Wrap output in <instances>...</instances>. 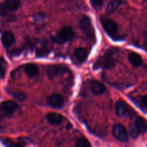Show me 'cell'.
<instances>
[{
	"label": "cell",
	"instance_id": "6da1fadb",
	"mask_svg": "<svg viewBox=\"0 0 147 147\" xmlns=\"http://www.w3.org/2000/svg\"><path fill=\"white\" fill-rule=\"evenodd\" d=\"M118 52H119V49L118 48H110L107 51L104 55L101 56L97 60L95 64V68H102V69H112L115 67L116 64V60L113 57Z\"/></svg>",
	"mask_w": 147,
	"mask_h": 147
},
{
	"label": "cell",
	"instance_id": "7a4b0ae2",
	"mask_svg": "<svg viewBox=\"0 0 147 147\" xmlns=\"http://www.w3.org/2000/svg\"><path fill=\"white\" fill-rule=\"evenodd\" d=\"M74 35V32L69 27H64L58 31L57 34L52 37V40L54 43L61 45L69 41Z\"/></svg>",
	"mask_w": 147,
	"mask_h": 147
},
{
	"label": "cell",
	"instance_id": "3957f363",
	"mask_svg": "<svg viewBox=\"0 0 147 147\" xmlns=\"http://www.w3.org/2000/svg\"><path fill=\"white\" fill-rule=\"evenodd\" d=\"M79 28L85 35L92 38L95 36V30L89 17L84 15L79 21Z\"/></svg>",
	"mask_w": 147,
	"mask_h": 147
},
{
	"label": "cell",
	"instance_id": "277c9868",
	"mask_svg": "<svg viewBox=\"0 0 147 147\" xmlns=\"http://www.w3.org/2000/svg\"><path fill=\"white\" fill-rule=\"evenodd\" d=\"M112 133L114 137L120 142H125L128 141V134L125 128L122 125L115 124L112 127Z\"/></svg>",
	"mask_w": 147,
	"mask_h": 147
},
{
	"label": "cell",
	"instance_id": "5b68a950",
	"mask_svg": "<svg viewBox=\"0 0 147 147\" xmlns=\"http://www.w3.org/2000/svg\"><path fill=\"white\" fill-rule=\"evenodd\" d=\"M68 70L67 67L63 65H52L47 69V75L50 79H53L56 76L61 75Z\"/></svg>",
	"mask_w": 147,
	"mask_h": 147
},
{
	"label": "cell",
	"instance_id": "8992f818",
	"mask_svg": "<svg viewBox=\"0 0 147 147\" xmlns=\"http://www.w3.org/2000/svg\"><path fill=\"white\" fill-rule=\"evenodd\" d=\"M115 112L118 116L125 118L129 113V108L125 102L122 100H118L115 103Z\"/></svg>",
	"mask_w": 147,
	"mask_h": 147
},
{
	"label": "cell",
	"instance_id": "52a82bcc",
	"mask_svg": "<svg viewBox=\"0 0 147 147\" xmlns=\"http://www.w3.org/2000/svg\"><path fill=\"white\" fill-rule=\"evenodd\" d=\"M89 86H90V90L93 94L99 96V95L103 94L106 90L105 86L100 83L99 81L96 80H92L89 81Z\"/></svg>",
	"mask_w": 147,
	"mask_h": 147
},
{
	"label": "cell",
	"instance_id": "ba28073f",
	"mask_svg": "<svg viewBox=\"0 0 147 147\" xmlns=\"http://www.w3.org/2000/svg\"><path fill=\"white\" fill-rule=\"evenodd\" d=\"M102 23L104 29L110 36L114 35L118 31V24L112 20L108 19V20H104Z\"/></svg>",
	"mask_w": 147,
	"mask_h": 147
},
{
	"label": "cell",
	"instance_id": "9c48e42d",
	"mask_svg": "<svg viewBox=\"0 0 147 147\" xmlns=\"http://www.w3.org/2000/svg\"><path fill=\"white\" fill-rule=\"evenodd\" d=\"M48 104L50 105L51 107L56 108V109H59V108L62 107L64 104V98L60 94H55L51 95L50 97L48 98Z\"/></svg>",
	"mask_w": 147,
	"mask_h": 147
},
{
	"label": "cell",
	"instance_id": "30bf717a",
	"mask_svg": "<svg viewBox=\"0 0 147 147\" xmlns=\"http://www.w3.org/2000/svg\"><path fill=\"white\" fill-rule=\"evenodd\" d=\"M1 108H2L5 114L10 117V116H12L14 112L17 111L18 106H17L15 102L11 101V100H7V101H4L2 103Z\"/></svg>",
	"mask_w": 147,
	"mask_h": 147
},
{
	"label": "cell",
	"instance_id": "8fae6325",
	"mask_svg": "<svg viewBox=\"0 0 147 147\" xmlns=\"http://www.w3.org/2000/svg\"><path fill=\"white\" fill-rule=\"evenodd\" d=\"M46 119L50 124L56 126L59 125L63 121V116L58 113L50 112L46 115Z\"/></svg>",
	"mask_w": 147,
	"mask_h": 147
},
{
	"label": "cell",
	"instance_id": "7c38bea8",
	"mask_svg": "<svg viewBox=\"0 0 147 147\" xmlns=\"http://www.w3.org/2000/svg\"><path fill=\"white\" fill-rule=\"evenodd\" d=\"M24 73L29 78H35L38 76L39 71L37 65L34 63H29L24 66Z\"/></svg>",
	"mask_w": 147,
	"mask_h": 147
},
{
	"label": "cell",
	"instance_id": "4fadbf2b",
	"mask_svg": "<svg viewBox=\"0 0 147 147\" xmlns=\"http://www.w3.org/2000/svg\"><path fill=\"white\" fill-rule=\"evenodd\" d=\"M50 51V46L49 43L47 42H43L39 44L36 50V55L37 57H41V56H46L48 54Z\"/></svg>",
	"mask_w": 147,
	"mask_h": 147
},
{
	"label": "cell",
	"instance_id": "5bb4252c",
	"mask_svg": "<svg viewBox=\"0 0 147 147\" xmlns=\"http://www.w3.org/2000/svg\"><path fill=\"white\" fill-rule=\"evenodd\" d=\"M14 36L10 32H5L1 36V42L5 47H9L14 42Z\"/></svg>",
	"mask_w": 147,
	"mask_h": 147
},
{
	"label": "cell",
	"instance_id": "9a60e30c",
	"mask_svg": "<svg viewBox=\"0 0 147 147\" xmlns=\"http://www.w3.org/2000/svg\"><path fill=\"white\" fill-rule=\"evenodd\" d=\"M74 55L78 61L80 62V63H83L87 58L88 52L86 49L83 48V47H79V48L75 50Z\"/></svg>",
	"mask_w": 147,
	"mask_h": 147
},
{
	"label": "cell",
	"instance_id": "2e32d148",
	"mask_svg": "<svg viewBox=\"0 0 147 147\" xmlns=\"http://www.w3.org/2000/svg\"><path fill=\"white\" fill-rule=\"evenodd\" d=\"M124 0H110L108 4L106 7V11L107 14H112L114 11L117 10V9L123 3Z\"/></svg>",
	"mask_w": 147,
	"mask_h": 147
},
{
	"label": "cell",
	"instance_id": "e0dca14e",
	"mask_svg": "<svg viewBox=\"0 0 147 147\" xmlns=\"http://www.w3.org/2000/svg\"><path fill=\"white\" fill-rule=\"evenodd\" d=\"M135 125L140 134H145L147 131V122L144 118L137 117L135 121Z\"/></svg>",
	"mask_w": 147,
	"mask_h": 147
},
{
	"label": "cell",
	"instance_id": "ac0fdd59",
	"mask_svg": "<svg viewBox=\"0 0 147 147\" xmlns=\"http://www.w3.org/2000/svg\"><path fill=\"white\" fill-rule=\"evenodd\" d=\"M128 60L130 63L135 67H138L142 63V59L141 56L135 53H131L128 55Z\"/></svg>",
	"mask_w": 147,
	"mask_h": 147
},
{
	"label": "cell",
	"instance_id": "d6986e66",
	"mask_svg": "<svg viewBox=\"0 0 147 147\" xmlns=\"http://www.w3.org/2000/svg\"><path fill=\"white\" fill-rule=\"evenodd\" d=\"M6 8L9 11H14L18 9L20 6V0H7L6 1Z\"/></svg>",
	"mask_w": 147,
	"mask_h": 147
},
{
	"label": "cell",
	"instance_id": "ffe728a7",
	"mask_svg": "<svg viewBox=\"0 0 147 147\" xmlns=\"http://www.w3.org/2000/svg\"><path fill=\"white\" fill-rule=\"evenodd\" d=\"M128 134L131 136L132 139H137L139 134V131H138V129L135 126V123H130L128 125Z\"/></svg>",
	"mask_w": 147,
	"mask_h": 147
},
{
	"label": "cell",
	"instance_id": "44dd1931",
	"mask_svg": "<svg viewBox=\"0 0 147 147\" xmlns=\"http://www.w3.org/2000/svg\"><path fill=\"white\" fill-rule=\"evenodd\" d=\"M7 69V63L3 57H0V78H3L5 76Z\"/></svg>",
	"mask_w": 147,
	"mask_h": 147
},
{
	"label": "cell",
	"instance_id": "7402d4cb",
	"mask_svg": "<svg viewBox=\"0 0 147 147\" xmlns=\"http://www.w3.org/2000/svg\"><path fill=\"white\" fill-rule=\"evenodd\" d=\"M12 96H13L14 99L17 100H19L20 102H22L25 100L26 98V95L24 94L23 92L21 91H15L13 93H12Z\"/></svg>",
	"mask_w": 147,
	"mask_h": 147
},
{
	"label": "cell",
	"instance_id": "603a6c76",
	"mask_svg": "<svg viewBox=\"0 0 147 147\" xmlns=\"http://www.w3.org/2000/svg\"><path fill=\"white\" fill-rule=\"evenodd\" d=\"M76 146L77 147H89L91 146L90 143L89 142V141L87 140L85 138H80L79 140L77 141L76 144Z\"/></svg>",
	"mask_w": 147,
	"mask_h": 147
},
{
	"label": "cell",
	"instance_id": "cb8c5ba5",
	"mask_svg": "<svg viewBox=\"0 0 147 147\" xmlns=\"http://www.w3.org/2000/svg\"><path fill=\"white\" fill-rule=\"evenodd\" d=\"M103 1L104 0H90V2L94 8H97L102 5Z\"/></svg>",
	"mask_w": 147,
	"mask_h": 147
},
{
	"label": "cell",
	"instance_id": "d4e9b609",
	"mask_svg": "<svg viewBox=\"0 0 147 147\" xmlns=\"http://www.w3.org/2000/svg\"><path fill=\"white\" fill-rule=\"evenodd\" d=\"M140 103L144 106L147 107V96H144L141 97V99H140Z\"/></svg>",
	"mask_w": 147,
	"mask_h": 147
},
{
	"label": "cell",
	"instance_id": "484cf974",
	"mask_svg": "<svg viewBox=\"0 0 147 147\" xmlns=\"http://www.w3.org/2000/svg\"><path fill=\"white\" fill-rule=\"evenodd\" d=\"M4 9H6V6L2 5V4H0V14L4 12Z\"/></svg>",
	"mask_w": 147,
	"mask_h": 147
}]
</instances>
